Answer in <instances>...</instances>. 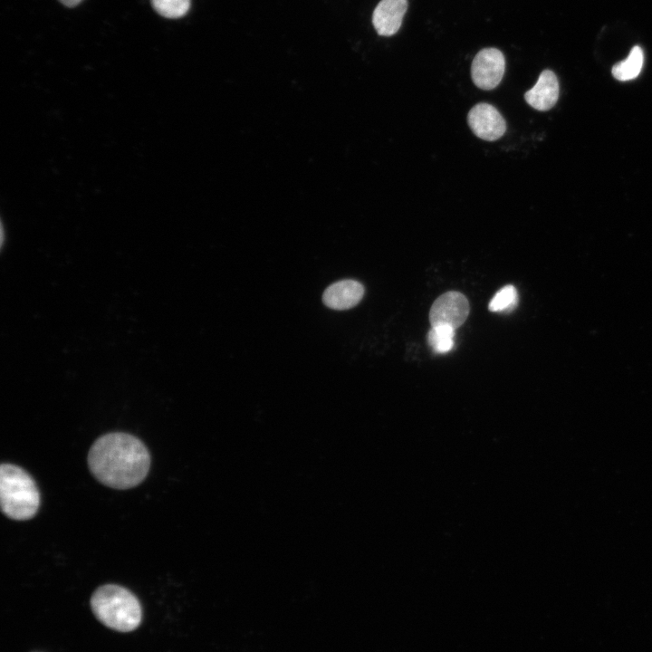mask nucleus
I'll return each mask as SVG.
<instances>
[{"mask_svg":"<svg viewBox=\"0 0 652 652\" xmlns=\"http://www.w3.org/2000/svg\"><path fill=\"white\" fill-rule=\"evenodd\" d=\"M88 465L98 481L114 489H129L147 476L150 455L136 436L121 432L106 434L91 446Z\"/></svg>","mask_w":652,"mask_h":652,"instance_id":"f257e3e1","label":"nucleus"},{"mask_svg":"<svg viewBox=\"0 0 652 652\" xmlns=\"http://www.w3.org/2000/svg\"><path fill=\"white\" fill-rule=\"evenodd\" d=\"M62 4L66 6L73 7L77 5L82 0H59Z\"/></svg>","mask_w":652,"mask_h":652,"instance_id":"4468645a","label":"nucleus"},{"mask_svg":"<svg viewBox=\"0 0 652 652\" xmlns=\"http://www.w3.org/2000/svg\"><path fill=\"white\" fill-rule=\"evenodd\" d=\"M94 616L105 626L120 632L135 629L141 621V606L136 596L115 584L99 587L91 598Z\"/></svg>","mask_w":652,"mask_h":652,"instance_id":"f03ea898","label":"nucleus"},{"mask_svg":"<svg viewBox=\"0 0 652 652\" xmlns=\"http://www.w3.org/2000/svg\"><path fill=\"white\" fill-rule=\"evenodd\" d=\"M505 70V59L496 48H484L479 51L471 65V77L480 89L490 91L501 82Z\"/></svg>","mask_w":652,"mask_h":652,"instance_id":"20e7f679","label":"nucleus"},{"mask_svg":"<svg viewBox=\"0 0 652 652\" xmlns=\"http://www.w3.org/2000/svg\"><path fill=\"white\" fill-rule=\"evenodd\" d=\"M467 122L475 136L487 141L500 139L506 130V122L502 114L495 107L485 102L477 103L469 110Z\"/></svg>","mask_w":652,"mask_h":652,"instance_id":"423d86ee","label":"nucleus"},{"mask_svg":"<svg viewBox=\"0 0 652 652\" xmlns=\"http://www.w3.org/2000/svg\"><path fill=\"white\" fill-rule=\"evenodd\" d=\"M408 9V0H381L374 9L372 24L382 36L395 34L401 26Z\"/></svg>","mask_w":652,"mask_h":652,"instance_id":"0eeeda50","label":"nucleus"},{"mask_svg":"<svg viewBox=\"0 0 652 652\" xmlns=\"http://www.w3.org/2000/svg\"><path fill=\"white\" fill-rule=\"evenodd\" d=\"M455 330L448 326H431L427 333V342L434 352H449L455 345Z\"/></svg>","mask_w":652,"mask_h":652,"instance_id":"9b49d317","label":"nucleus"},{"mask_svg":"<svg viewBox=\"0 0 652 652\" xmlns=\"http://www.w3.org/2000/svg\"><path fill=\"white\" fill-rule=\"evenodd\" d=\"M558 98V79L551 70L542 71L535 85L524 94V99L530 106L542 111L551 109Z\"/></svg>","mask_w":652,"mask_h":652,"instance_id":"1a4fd4ad","label":"nucleus"},{"mask_svg":"<svg viewBox=\"0 0 652 652\" xmlns=\"http://www.w3.org/2000/svg\"><path fill=\"white\" fill-rule=\"evenodd\" d=\"M153 8L166 18H179L187 14L190 0H151Z\"/></svg>","mask_w":652,"mask_h":652,"instance_id":"ddd939ff","label":"nucleus"},{"mask_svg":"<svg viewBox=\"0 0 652 652\" xmlns=\"http://www.w3.org/2000/svg\"><path fill=\"white\" fill-rule=\"evenodd\" d=\"M644 54L638 45H635L628 56L618 63L611 70L612 75L618 81H629L637 78L643 67Z\"/></svg>","mask_w":652,"mask_h":652,"instance_id":"9d476101","label":"nucleus"},{"mask_svg":"<svg viewBox=\"0 0 652 652\" xmlns=\"http://www.w3.org/2000/svg\"><path fill=\"white\" fill-rule=\"evenodd\" d=\"M364 294L363 285L355 280H341L330 285L323 292V303L333 310L342 311L356 306Z\"/></svg>","mask_w":652,"mask_h":652,"instance_id":"6e6552de","label":"nucleus"},{"mask_svg":"<svg viewBox=\"0 0 652 652\" xmlns=\"http://www.w3.org/2000/svg\"><path fill=\"white\" fill-rule=\"evenodd\" d=\"M518 304V293L512 284L501 288L491 299L488 308L494 312H510Z\"/></svg>","mask_w":652,"mask_h":652,"instance_id":"f8f14e48","label":"nucleus"},{"mask_svg":"<svg viewBox=\"0 0 652 652\" xmlns=\"http://www.w3.org/2000/svg\"><path fill=\"white\" fill-rule=\"evenodd\" d=\"M0 503L4 514L15 521L33 518L40 505V494L33 477L20 466H0Z\"/></svg>","mask_w":652,"mask_h":652,"instance_id":"7ed1b4c3","label":"nucleus"},{"mask_svg":"<svg viewBox=\"0 0 652 652\" xmlns=\"http://www.w3.org/2000/svg\"><path fill=\"white\" fill-rule=\"evenodd\" d=\"M470 307L466 297L455 291L440 295L432 304L429 312L431 326H448L455 330L467 319Z\"/></svg>","mask_w":652,"mask_h":652,"instance_id":"39448f33","label":"nucleus"}]
</instances>
